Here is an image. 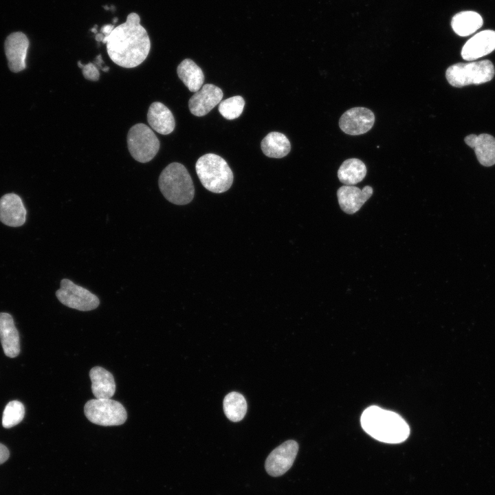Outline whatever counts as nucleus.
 Instances as JSON below:
<instances>
[{
    "instance_id": "2",
    "label": "nucleus",
    "mask_w": 495,
    "mask_h": 495,
    "mask_svg": "<svg viewBox=\"0 0 495 495\" xmlns=\"http://www.w3.org/2000/svg\"><path fill=\"white\" fill-rule=\"evenodd\" d=\"M361 425L373 438L387 443H399L410 434V428L398 414L372 406L362 412Z\"/></svg>"
},
{
    "instance_id": "16",
    "label": "nucleus",
    "mask_w": 495,
    "mask_h": 495,
    "mask_svg": "<svg viewBox=\"0 0 495 495\" xmlns=\"http://www.w3.org/2000/svg\"><path fill=\"white\" fill-rule=\"evenodd\" d=\"M464 140L467 145L474 150L481 165L491 166L495 164V138L487 133L470 134Z\"/></svg>"
},
{
    "instance_id": "27",
    "label": "nucleus",
    "mask_w": 495,
    "mask_h": 495,
    "mask_svg": "<svg viewBox=\"0 0 495 495\" xmlns=\"http://www.w3.org/2000/svg\"><path fill=\"white\" fill-rule=\"evenodd\" d=\"M78 67L82 68V75L87 80L97 81L100 78V72L95 64L89 63L86 65L81 64L80 61L78 63Z\"/></svg>"
},
{
    "instance_id": "10",
    "label": "nucleus",
    "mask_w": 495,
    "mask_h": 495,
    "mask_svg": "<svg viewBox=\"0 0 495 495\" xmlns=\"http://www.w3.org/2000/svg\"><path fill=\"white\" fill-rule=\"evenodd\" d=\"M374 122L375 116L371 110L365 107H353L341 116L339 126L345 133L358 135L368 132Z\"/></svg>"
},
{
    "instance_id": "18",
    "label": "nucleus",
    "mask_w": 495,
    "mask_h": 495,
    "mask_svg": "<svg viewBox=\"0 0 495 495\" xmlns=\"http://www.w3.org/2000/svg\"><path fill=\"white\" fill-rule=\"evenodd\" d=\"M147 120L154 131L162 135L172 133L175 126L172 112L160 102H154L150 105L147 113Z\"/></svg>"
},
{
    "instance_id": "15",
    "label": "nucleus",
    "mask_w": 495,
    "mask_h": 495,
    "mask_svg": "<svg viewBox=\"0 0 495 495\" xmlns=\"http://www.w3.org/2000/svg\"><path fill=\"white\" fill-rule=\"evenodd\" d=\"M373 189L366 186L360 189L354 186H342L337 190V197L341 209L347 214L358 212L363 204L371 197Z\"/></svg>"
},
{
    "instance_id": "31",
    "label": "nucleus",
    "mask_w": 495,
    "mask_h": 495,
    "mask_svg": "<svg viewBox=\"0 0 495 495\" xmlns=\"http://www.w3.org/2000/svg\"><path fill=\"white\" fill-rule=\"evenodd\" d=\"M96 27H97V26L95 25V27H94V28H92V29L91 30V31H92V32H94V33H96V34H97L98 32H97V31H96Z\"/></svg>"
},
{
    "instance_id": "20",
    "label": "nucleus",
    "mask_w": 495,
    "mask_h": 495,
    "mask_svg": "<svg viewBox=\"0 0 495 495\" xmlns=\"http://www.w3.org/2000/svg\"><path fill=\"white\" fill-rule=\"evenodd\" d=\"M483 24L482 16L478 12L471 10L456 13L451 21L452 30L460 36H467L474 33Z\"/></svg>"
},
{
    "instance_id": "5",
    "label": "nucleus",
    "mask_w": 495,
    "mask_h": 495,
    "mask_svg": "<svg viewBox=\"0 0 495 495\" xmlns=\"http://www.w3.org/2000/svg\"><path fill=\"white\" fill-rule=\"evenodd\" d=\"M494 74L492 63L489 60H482L454 64L447 69L446 77L452 86L461 87L487 82L493 78Z\"/></svg>"
},
{
    "instance_id": "22",
    "label": "nucleus",
    "mask_w": 495,
    "mask_h": 495,
    "mask_svg": "<svg viewBox=\"0 0 495 495\" xmlns=\"http://www.w3.org/2000/svg\"><path fill=\"white\" fill-rule=\"evenodd\" d=\"M261 147L265 155L273 158H282L291 150L288 138L282 133L270 132L261 141Z\"/></svg>"
},
{
    "instance_id": "6",
    "label": "nucleus",
    "mask_w": 495,
    "mask_h": 495,
    "mask_svg": "<svg viewBox=\"0 0 495 495\" xmlns=\"http://www.w3.org/2000/svg\"><path fill=\"white\" fill-rule=\"evenodd\" d=\"M84 412L89 421L102 426H120L127 419L123 405L111 398L89 400L85 405Z\"/></svg>"
},
{
    "instance_id": "21",
    "label": "nucleus",
    "mask_w": 495,
    "mask_h": 495,
    "mask_svg": "<svg viewBox=\"0 0 495 495\" xmlns=\"http://www.w3.org/2000/svg\"><path fill=\"white\" fill-rule=\"evenodd\" d=\"M177 73L189 91H198L204 81L202 69L191 59L183 60L177 66Z\"/></svg>"
},
{
    "instance_id": "30",
    "label": "nucleus",
    "mask_w": 495,
    "mask_h": 495,
    "mask_svg": "<svg viewBox=\"0 0 495 495\" xmlns=\"http://www.w3.org/2000/svg\"><path fill=\"white\" fill-rule=\"evenodd\" d=\"M104 37V35L102 33H97L96 34V40L98 42H102Z\"/></svg>"
},
{
    "instance_id": "3",
    "label": "nucleus",
    "mask_w": 495,
    "mask_h": 495,
    "mask_svg": "<svg viewBox=\"0 0 495 495\" xmlns=\"http://www.w3.org/2000/svg\"><path fill=\"white\" fill-rule=\"evenodd\" d=\"M158 185L163 196L172 204L183 206L194 198L195 187L186 167L178 162L168 164L162 171Z\"/></svg>"
},
{
    "instance_id": "14",
    "label": "nucleus",
    "mask_w": 495,
    "mask_h": 495,
    "mask_svg": "<svg viewBox=\"0 0 495 495\" xmlns=\"http://www.w3.org/2000/svg\"><path fill=\"white\" fill-rule=\"evenodd\" d=\"M26 209L21 197L8 193L0 198V221L11 227H19L26 220Z\"/></svg>"
},
{
    "instance_id": "9",
    "label": "nucleus",
    "mask_w": 495,
    "mask_h": 495,
    "mask_svg": "<svg viewBox=\"0 0 495 495\" xmlns=\"http://www.w3.org/2000/svg\"><path fill=\"white\" fill-rule=\"evenodd\" d=\"M298 450V444L294 440H288L278 446L268 455L265 468L272 476H280L292 466Z\"/></svg>"
},
{
    "instance_id": "12",
    "label": "nucleus",
    "mask_w": 495,
    "mask_h": 495,
    "mask_svg": "<svg viewBox=\"0 0 495 495\" xmlns=\"http://www.w3.org/2000/svg\"><path fill=\"white\" fill-rule=\"evenodd\" d=\"M28 47L29 40L23 32H14L7 37L5 53L12 72H19L26 67L25 58Z\"/></svg>"
},
{
    "instance_id": "19",
    "label": "nucleus",
    "mask_w": 495,
    "mask_h": 495,
    "mask_svg": "<svg viewBox=\"0 0 495 495\" xmlns=\"http://www.w3.org/2000/svg\"><path fill=\"white\" fill-rule=\"evenodd\" d=\"M91 390L97 399H109L116 392L113 375L101 366H94L89 371Z\"/></svg>"
},
{
    "instance_id": "1",
    "label": "nucleus",
    "mask_w": 495,
    "mask_h": 495,
    "mask_svg": "<svg viewBox=\"0 0 495 495\" xmlns=\"http://www.w3.org/2000/svg\"><path fill=\"white\" fill-rule=\"evenodd\" d=\"M107 45L109 58L116 65L133 68L140 65L148 56L151 48L150 38L140 24V17L130 13L124 23L115 27L102 41Z\"/></svg>"
},
{
    "instance_id": "7",
    "label": "nucleus",
    "mask_w": 495,
    "mask_h": 495,
    "mask_svg": "<svg viewBox=\"0 0 495 495\" xmlns=\"http://www.w3.org/2000/svg\"><path fill=\"white\" fill-rule=\"evenodd\" d=\"M131 155L138 162L151 161L160 149V141L151 128L143 123L131 127L126 137Z\"/></svg>"
},
{
    "instance_id": "32",
    "label": "nucleus",
    "mask_w": 495,
    "mask_h": 495,
    "mask_svg": "<svg viewBox=\"0 0 495 495\" xmlns=\"http://www.w3.org/2000/svg\"><path fill=\"white\" fill-rule=\"evenodd\" d=\"M117 21H118V19H117V18H114V19H113V23H115L117 22Z\"/></svg>"
},
{
    "instance_id": "8",
    "label": "nucleus",
    "mask_w": 495,
    "mask_h": 495,
    "mask_svg": "<svg viewBox=\"0 0 495 495\" xmlns=\"http://www.w3.org/2000/svg\"><path fill=\"white\" fill-rule=\"evenodd\" d=\"M56 296L63 305L78 311L94 310L100 305L99 298L95 294L67 278L61 280Z\"/></svg>"
},
{
    "instance_id": "29",
    "label": "nucleus",
    "mask_w": 495,
    "mask_h": 495,
    "mask_svg": "<svg viewBox=\"0 0 495 495\" xmlns=\"http://www.w3.org/2000/svg\"><path fill=\"white\" fill-rule=\"evenodd\" d=\"M115 28L113 25L111 24H107L102 27L100 32L102 34H103L104 36L109 34Z\"/></svg>"
},
{
    "instance_id": "17",
    "label": "nucleus",
    "mask_w": 495,
    "mask_h": 495,
    "mask_svg": "<svg viewBox=\"0 0 495 495\" xmlns=\"http://www.w3.org/2000/svg\"><path fill=\"white\" fill-rule=\"evenodd\" d=\"M0 339L6 356L15 358L19 354V335L12 316L8 313H0Z\"/></svg>"
},
{
    "instance_id": "24",
    "label": "nucleus",
    "mask_w": 495,
    "mask_h": 495,
    "mask_svg": "<svg viewBox=\"0 0 495 495\" xmlns=\"http://www.w3.org/2000/svg\"><path fill=\"white\" fill-rule=\"evenodd\" d=\"M223 410L230 421L237 422L242 420L247 411L245 397L237 392L228 393L223 399Z\"/></svg>"
},
{
    "instance_id": "23",
    "label": "nucleus",
    "mask_w": 495,
    "mask_h": 495,
    "mask_svg": "<svg viewBox=\"0 0 495 495\" xmlns=\"http://www.w3.org/2000/svg\"><path fill=\"white\" fill-rule=\"evenodd\" d=\"M366 172V167L362 161L350 158L344 161L340 166L338 177L344 185L353 186L362 181Z\"/></svg>"
},
{
    "instance_id": "28",
    "label": "nucleus",
    "mask_w": 495,
    "mask_h": 495,
    "mask_svg": "<svg viewBox=\"0 0 495 495\" xmlns=\"http://www.w3.org/2000/svg\"><path fill=\"white\" fill-rule=\"evenodd\" d=\"M10 452L6 446L0 443V464L6 462L9 458Z\"/></svg>"
},
{
    "instance_id": "11",
    "label": "nucleus",
    "mask_w": 495,
    "mask_h": 495,
    "mask_svg": "<svg viewBox=\"0 0 495 495\" xmlns=\"http://www.w3.org/2000/svg\"><path fill=\"white\" fill-rule=\"evenodd\" d=\"M223 96V91L219 87L212 84H206L190 98V111L195 116H206L220 103Z\"/></svg>"
},
{
    "instance_id": "13",
    "label": "nucleus",
    "mask_w": 495,
    "mask_h": 495,
    "mask_svg": "<svg viewBox=\"0 0 495 495\" xmlns=\"http://www.w3.org/2000/svg\"><path fill=\"white\" fill-rule=\"evenodd\" d=\"M495 50V31L482 30L467 41L461 50L462 58L468 61L485 56Z\"/></svg>"
},
{
    "instance_id": "26",
    "label": "nucleus",
    "mask_w": 495,
    "mask_h": 495,
    "mask_svg": "<svg viewBox=\"0 0 495 495\" xmlns=\"http://www.w3.org/2000/svg\"><path fill=\"white\" fill-rule=\"evenodd\" d=\"M244 105L243 97L235 96L220 102L219 111L226 119L234 120L241 115Z\"/></svg>"
},
{
    "instance_id": "25",
    "label": "nucleus",
    "mask_w": 495,
    "mask_h": 495,
    "mask_svg": "<svg viewBox=\"0 0 495 495\" xmlns=\"http://www.w3.org/2000/svg\"><path fill=\"white\" fill-rule=\"evenodd\" d=\"M25 408L23 404L17 400L10 402L5 407L2 417V426L5 428H10L19 424L23 419Z\"/></svg>"
},
{
    "instance_id": "4",
    "label": "nucleus",
    "mask_w": 495,
    "mask_h": 495,
    "mask_svg": "<svg viewBox=\"0 0 495 495\" xmlns=\"http://www.w3.org/2000/svg\"><path fill=\"white\" fill-rule=\"evenodd\" d=\"M197 175L208 190L222 193L230 189L234 176L226 160L218 155L207 153L200 157L195 164Z\"/></svg>"
}]
</instances>
